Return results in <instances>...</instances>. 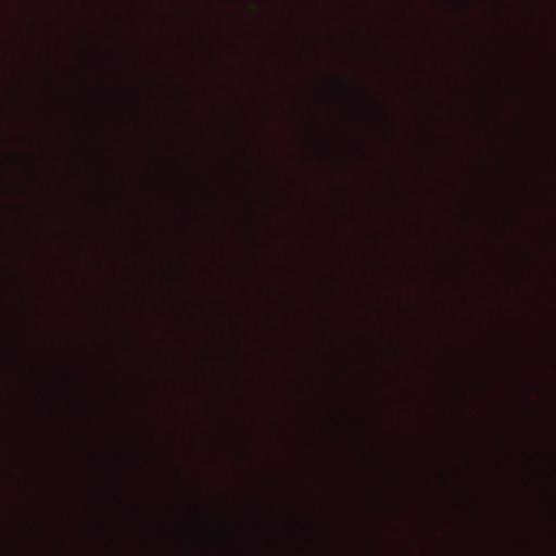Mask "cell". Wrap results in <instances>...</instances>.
Here are the masks:
<instances>
[]
</instances>
